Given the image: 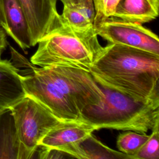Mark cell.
<instances>
[{"label": "cell", "instance_id": "6da1fadb", "mask_svg": "<svg viewBox=\"0 0 159 159\" xmlns=\"http://www.w3.org/2000/svg\"><path fill=\"white\" fill-rule=\"evenodd\" d=\"M26 96L62 121L79 120L85 108L99 104L103 93L93 75L83 68L52 65L32 68L21 75Z\"/></svg>", "mask_w": 159, "mask_h": 159}, {"label": "cell", "instance_id": "7a4b0ae2", "mask_svg": "<svg viewBox=\"0 0 159 159\" xmlns=\"http://www.w3.org/2000/svg\"><path fill=\"white\" fill-rule=\"evenodd\" d=\"M95 80L132 97L159 99V55L108 43L90 66Z\"/></svg>", "mask_w": 159, "mask_h": 159}, {"label": "cell", "instance_id": "3957f363", "mask_svg": "<svg viewBox=\"0 0 159 159\" xmlns=\"http://www.w3.org/2000/svg\"><path fill=\"white\" fill-rule=\"evenodd\" d=\"M96 82L103 93L102 100L83 110L79 120L97 130L107 128L140 134H146L159 123V99H138Z\"/></svg>", "mask_w": 159, "mask_h": 159}, {"label": "cell", "instance_id": "277c9868", "mask_svg": "<svg viewBox=\"0 0 159 159\" xmlns=\"http://www.w3.org/2000/svg\"><path fill=\"white\" fill-rule=\"evenodd\" d=\"M30 58L40 67L65 65L89 70L102 49L94 27L86 29L72 27L58 15L51 30L38 42Z\"/></svg>", "mask_w": 159, "mask_h": 159}, {"label": "cell", "instance_id": "5b68a950", "mask_svg": "<svg viewBox=\"0 0 159 159\" xmlns=\"http://www.w3.org/2000/svg\"><path fill=\"white\" fill-rule=\"evenodd\" d=\"M19 141L30 158L46 134L61 120L33 98L25 96L9 108Z\"/></svg>", "mask_w": 159, "mask_h": 159}, {"label": "cell", "instance_id": "8992f818", "mask_svg": "<svg viewBox=\"0 0 159 159\" xmlns=\"http://www.w3.org/2000/svg\"><path fill=\"white\" fill-rule=\"evenodd\" d=\"M98 35L109 43L125 45L159 55V39L142 24L111 17L94 27Z\"/></svg>", "mask_w": 159, "mask_h": 159}, {"label": "cell", "instance_id": "52a82bcc", "mask_svg": "<svg viewBox=\"0 0 159 159\" xmlns=\"http://www.w3.org/2000/svg\"><path fill=\"white\" fill-rule=\"evenodd\" d=\"M25 16L31 37L32 47L48 32L59 14L57 0H19Z\"/></svg>", "mask_w": 159, "mask_h": 159}, {"label": "cell", "instance_id": "ba28073f", "mask_svg": "<svg viewBox=\"0 0 159 159\" xmlns=\"http://www.w3.org/2000/svg\"><path fill=\"white\" fill-rule=\"evenodd\" d=\"M0 26L23 50L32 47L29 28L19 0H0Z\"/></svg>", "mask_w": 159, "mask_h": 159}, {"label": "cell", "instance_id": "9c48e42d", "mask_svg": "<svg viewBox=\"0 0 159 159\" xmlns=\"http://www.w3.org/2000/svg\"><path fill=\"white\" fill-rule=\"evenodd\" d=\"M97 129L81 120L61 121L42 139L39 147L60 150L76 143Z\"/></svg>", "mask_w": 159, "mask_h": 159}, {"label": "cell", "instance_id": "30bf717a", "mask_svg": "<svg viewBox=\"0 0 159 159\" xmlns=\"http://www.w3.org/2000/svg\"><path fill=\"white\" fill-rule=\"evenodd\" d=\"M25 96L18 68L10 60L0 59V110L9 109Z\"/></svg>", "mask_w": 159, "mask_h": 159}, {"label": "cell", "instance_id": "8fae6325", "mask_svg": "<svg viewBox=\"0 0 159 159\" xmlns=\"http://www.w3.org/2000/svg\"><path fill=\"white\" fill-rule=\"evenodd\" d=\"M59 150L67 153L73 158L80 159H130L126 154L107 147L92 134Z\"/></svg>", "mask_w": 159, "mask_h": 159}, {"label": "cell", "instance_id": "7c38bea8", "mask_svg": "<svg viewBox=\"0 0 159 159\" xmlns=\"http://www.w3.org/2000/svg\"><path fill=\"white\" fill-rule=\"evenodd\" d=\"M0 158H30L19 141L9 109L0 111Z\"/></svg>", "mask_w": 159, "mask_h": 159}, {"label": "cell", "instance_id": "4fadbf2b", "mask_svg": "<svg viewBox=\"0 0 159 159\" xmlns=\"http://www.w3.org/2000/svg\"><path fill=\"white\" fill-rule=\"evenodd\" d=\"M159 0H121L113 17L141 24L158 16Z\"/></svg>", "mask_w": 159, "mask_h": 159}, {"label": "cell", "instance_id": "5bb4252c", "mask_svg": "<svg viewBox=\"0 0 159 159\" xmlns=\"http://www.w3.org/2000/svg\"><path fill=\"white\" fill-rule=\"evenodd\" d=\"M120 134L117 139V147L119 152L134 159L135 155L140 150L150 135L140 134L132 130Z\"/></svg>", "mask_w": 159, "mask_h": 159}, {"label": "cell", "instance_id": "9a60e30c", "mask_svg": "<svg viewBox=\"0 0 159 159\" xmlns=\"http://www.w3.org/2000/svg\"><path fill=\"white\" fill-rule=\"evenodd\" d=\"M152 134L134 156V159L159 158V123L152 129Z\"/></svg>", "mask_w": 159, "mask_h": 159}, {"label": "cell", "instance_id": "2e32d148", "mask_svg": "<svg viewBox=\"0 0 159 159\" xmlns=\"http://www.w3.org/2000/svg\"><path fill=\"white\" fill-rule=\"evenodd\" d=\"M121 0H93L95 16L94 27L104 19L113 17Z\"/></svg>", "mask_w": 159, "mask_h": 159}, {"label": "cell", "instance_id": "e0dca14e", "mask_svg": "<svg viewBox=\"0 0 159 159\" xmlns=\"http://www.w3.org/2000/svg\"><path fill=\"white\" fill-rule=\"evenodd\" d=\"M63 6L68 7L84 16L94 25L95 16L93 0H60Z\"/></svg>", "mask_w": 159, "mask_h": 159}, {"label": "cell", "instance_id": "ac0fdd59", "mask_svg": "<svg viewBox=\"0 0 159 159\" xmlns=\"http://www.w3.org/2000/svg\"><path fill=\"white\" fill-rule=\"evenodd\" d=\"M42 148L39 152V158H73L70 155L63 151L41 147Z\"/></svg>", "mask_w": 159, "mask_h": 159}, {"label": "cell", "instance_id": "d6986e66", "mask_svg": "<svg viewBox=\"0 0 159 159\" xmlns=\"http://www.w3.org/2000/svg\"><path fill=\"white\" fill-rule=\"evenodd\" d=\"M7 46L6 34L4 29L0 26V52L3 51Z\"/></svg>", "mask_w": 159, "mask_h": 159}, {"label": "cell", "instance_id": "ffe728a7", "mask_svg": "<svg viewBox=\"0 0 159 159\" xmlns=\"http://www.w3.org/2000/svg\"><path fill=\"white\" fill-rule=\"evenodd\" d=\"M2 110H3V109H2ZM1 111V110H0V111Z\"/></svg>", "mask_w": 159, "mask_h": 159}]
</instances>
